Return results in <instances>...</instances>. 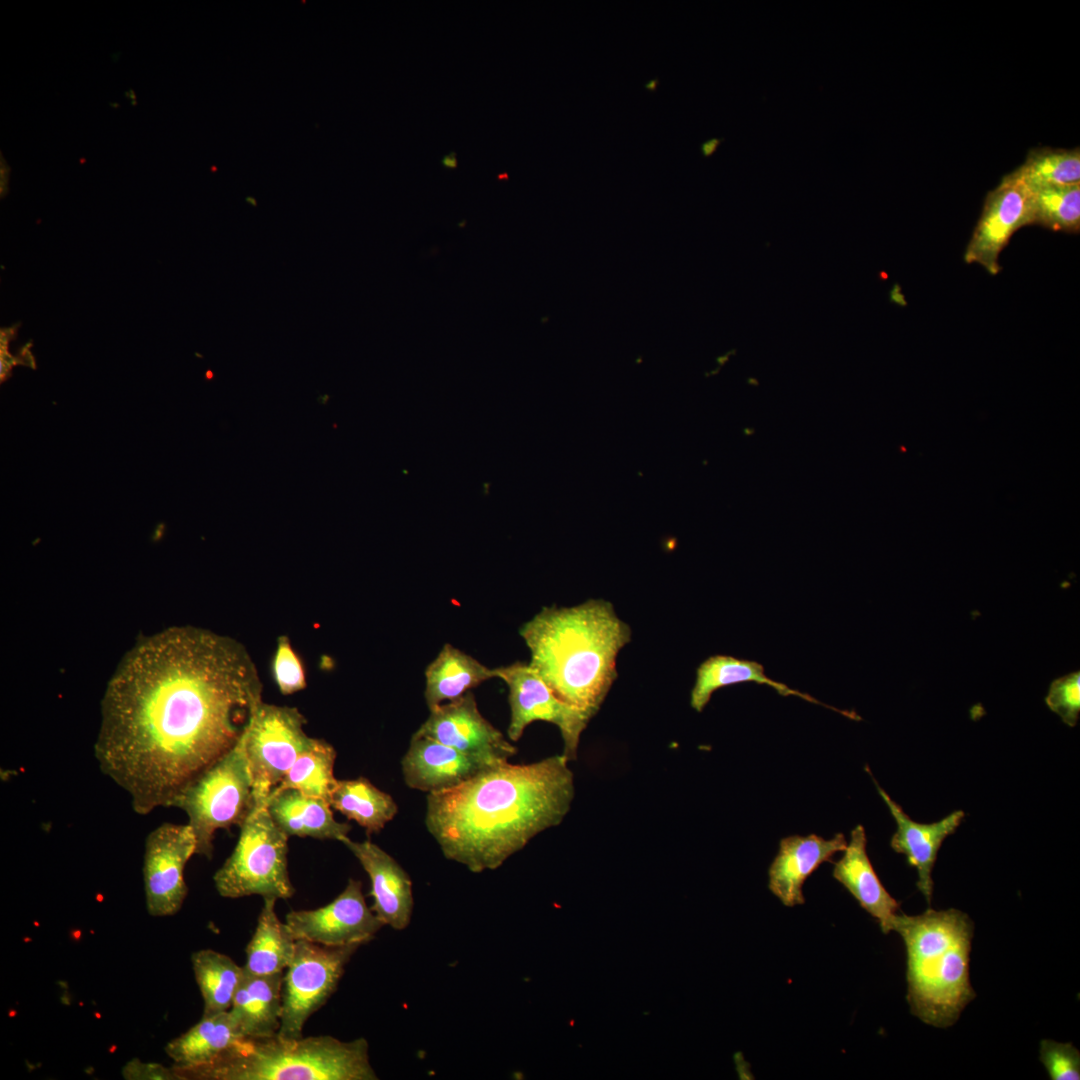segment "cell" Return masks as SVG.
Here are the masks:
<instances>
[{
	"label": "cell",
	"mask_w": 1080,
	"mask_h": 1080,
	"mask_svg": "<svg viewBox=\"0 0 1080 1080\" xmlns=\"http://www.w3.org/2000/svg\"><path fill=\"white\" fill-rule=\"evenodd\" d=\"M196 854V838L189 824L163 823L145 842L143 878L150 916L175 915L188 893L184 868Z\"/></svg>",
	"instance_id": "obj_11"
},
{
	"label": "cell",
	"mask_w": 1080,
	"mask_h": 1080,
	"mask_svg": "<svg viewBox=\"0 0 1080 1080\" xmlns=\"http://www.w3.org/2000/svg\"><path fill=\"white\" fill-rule=\"evenodd\" d=\"M561 755L492 766L427 795L425 825L448 860L471 872L495 870L540 832L559 825L574 798Z\"/></svg>",
	"instance_id": "obj_2"
},
{
	"label": "cell",
	"mask_w": 1080,
	"mask_h": 1080,
	"mask_svg": "<svg viewBox=\"0 0 1080 1080\" xmlns=\"http://www.w3.org/2000/svg\"><path fill=\"white\" fill-rule=\"evenodd\" d=\"M893 930L907 955V1002L925 1024L947 1028L976 996L969 977L974 925L957 909L897 914Z\"/></svg>",
	"instance_id": "obj_4"
},
{
	"label": "cell",
	"mask_w": 1080,
	"mask_h": 1080,
	"mask_svg": "<svg viewBox=\"0 0 1080 1080\" xmlns=\"http://www.w3.org/2000/svg\"><path fill=\"white\" fill-rule=\"evenodd\" d=\"M212 377H213V373L211 371H207V378H212Z\"/></svg>",
	"instance_id": "obj_40"
},
{
	"label": "cell",
	"mask_w": 1080,
	"mask_h": 1080,
	"mask_svg": "<svg viewBox=\"0 0 1080 1080\" xmlns=\"http://www.w3.org/2000/svg\"><path fill=\"white\" fill-rule=\"evenodd\" d=\"M265 807L277 827L288 837H311L340 841L352 827L335 820L330 804L294 789H274Z\"/></svg>",
	"instance_id": "obj_21"
},
{
	"label": "cell",
	"mask_w": 1080,
	"mask_h": 1080,
	"mask_svg": "<svg viewBox=\"0 0 1080 1080\" xmlns=\"http://www.w3.org/2000/svg\"><path fill=\"white\" fill-rule=\"evenodd\" d=\"M867 838L862 825L852 831L844 854L834 864L833 877L874 917L883 933L893 930L900 904L881 883L868 857Z\"/></svg>",
	"instance_id": "obj_19"
},
{
	"label": "cell",
	"mask_w": 1080,
	"mask_h": 1080,
	"mask_svg": "<svg viewBox=\"0 0 1080 1080\" xmlns=\"http://www.w3.org/2000/svg\"><path fill=\"white\" fill-rule=\"evenodd\" d=\"M329 803L332 809L363 827L368 836L380 832L398 812L392 796L365 777L338 780Z\"/></svg>",
	"instance_id": "obj_26"
},
{
	"label": "cell",
	"mask_w": 1080,
	"mask_h": 1080,
	"mask_svg": "<svg viewBox=\"0 0 1080 1080\" xmlns=\"http://www.w3.org/2000/svg\"><path fill=\"white\" fill-rule=\"evenodd\" d=\"M31 345H32V343H29V344H26L24 347H22L19 350V357H17V358L20 360L21 364H24L26 366H29V367L35 369L36 368L35 359H34L32 353L30 352V349H29Z\"/></svg>",
	"instance_id": "obj_36"
},
{
	"label": "cell",
	"mask_w": 1080,
	"mask_h": 1080,
	"mask_svg": "<svg viewBox=\"0 0 1080 1080\" xmlns=\"http://www.w3.org/2000/svg\"><path fill=\"white\" fill-rule=\"evenodd\" d=\"M243 1039L226 1011L202 1016L185 1033L168 1042L165 1052L174 1061L173 1068L179 1077L182 1072L214 1064Z\"/></svg>",
	"instance_id": "obj_23"
},
{
	"label": "cell",
	"mask_w": 1080,
	"mask_h": 1080,
	"mask_svg": "<svg viewBox=\"0 0 1080 1080\" xmlns=\"http://www.w3.org/2000/svg\"><path fill=\"white\" fill-rule=\"evenodd\" d=\"M1040 1061L1052 1080L1080 1079V1053L1071 1043L1042 1040Z\"/></svg>",
	"instance_id": "obj_33"
},
{
	"label": "cell",
	"mask_w": 1080,
	"mask_h": 1080,
	"mask_svg": "<svg viewBox=\"0 0 1080 1080\" xmlns=\"http://www.w3.org/2000/svg\"><path fill=\"white\" fill-rule=\"evenodd\" d=\"M183 810L196 838V854L210 859L215 833L239 828L254 808L252 781L241 740L172 802Z\"/></svg>",
	"instance_id": "obj_7"
},
{
	"label": "cell",
	"mask_w": 1080,
	"mask_h": 1080,
	"mask_svg": "<svg viewBox=\"0 0 1080 1080\" xmlns=\"http://www.w3.org/2000/svg\"><path fill=\"white\" fill-rule=\"evenodd\" d=\"M529 665L565 703L593 717L617 679L616 660L631 641L630 626L611 602L543 607L522 625Z\"/></svg>",
	"instance_id": "obj_3"
},
{
	"label": "cell",
	"mask_w": 1080,
	"mask_h": 1080,
	"mask_svg": "<svg viewBox=\"0 0 1080 1080\" xmlns=\"http://www.w3.org/2000/svg\"><path fill=\"white\" fill-rule=\"evenodd\" d=\"M847 846L845 836L836 834L824 839L816 834L793 835L783 838L769 870L768 887L784 906L794 907L805 902V880L824 863Z\"/></svg>",
	"instance_id": "obj_17"
},
{
	"label": "cell",
	"mask_w": 1080,
	"mask_h": 1080,
	"mask_svg": "<svg viewBox=\"0 0 1080 1080\" xmlns=\"http://www.w3.org/2000/svg\"><path fill=\"white\" fill-rule=\"evenodd\" d=\"M415 733L491 766L508 762L516 753V748L482 716L471 691L431 710Z\"/></svg>",
	"instance_id": "obj_14"
},
{
	"label": "cell",
	"mask_w": 1080,
	"mask_h": 1080,
	"mask_svg": "<svg viewBox=\"0 0 1080 1080\" xmlns=\"http://www.w3.org/2000/svg\"><path fill=\"white\" fill-rule=\"evenodd\" d=\"M875 784L897 825L890 846L895 852L904 854L907 863L917 870V887L930 904L933 895L932 871L937 853L945 838L959 827L965 813L956 810L940 821L918 823L913 821L878 783Z\"/></svg>",
	"instance_id": "obj_18"
},
{
	"label": "cell",
	"mask_w": 1080,
	"mask_h": 1080,
	"mask_svg": "<svg viewBox=\"0 0 1080 1080\" xmlns=\"http://www.w3.org/2000/svg\"><path fill=\"white\" fill-rule=\"evenodd\" d=\"M357 858L370 879L371 906L375 915L395 930H403L411 921L414 899L409 874L386 851L370 840L357 842L348 836L341 840Z\"/></svg>",
	"instance_id": "obj_15"
},
{
	"label": "cell",
	"mask_w": 1080,
	"mask_h": 1080,
	"mask_svg": "<svg viewBox=\"0 0 1080 1080\" xmlns=\"http://www.w3.org/2000/svg\"><path fill=\"white\" fill-rule=\"evenodd\" d=\"M284 973V972H283ZM283 973L255 976L244 971L228 1014L244 1039L277 1035L282 1016Z\"/></svg>",
	"instance_id": "obj_20"
},
{
	"label": "cell",
	"mask_w": 1080,
	"mask_h": 1080,
	"mask_svg": "<svg viewBox=\"0 0 1080 1080\" xmlns=\"http://www.w3.org/2000/svg\"><path fill=\"white\" fill-rule=\"evenodd\" d=\"M724 140H725L724 137H721V138H716L715 137V138H710V139L702 142L700 144V152H701L702 156L705 157V158L711 157L716 152L717 148L719 147V145Z\"/></svg>",
	"instance_id": "obj_35"
},
{
	"label": "cell",
	"mask_w": 1080,
	"mask_h": 1080,
	"mask_svg": "<svg viewBox=\"0 0 1080 1080\" xmlns=\"http://www.w3.org/2000/svg\"><path fill=\"white\" fill-rule=\"evenodd\" d=\"M126 1080H180L174 1068L159 1063L131 1059L122 1068Z\"/></svg>",
	"instance_id": "obj_34"
},
{
	"label": "cell",
	"mask_w": 1080,
	"mask_h": 1080,
	"mask_svg": "<svg viewBox=\"0 0 1080 1080\" xmlns=\"http://www.w3.org/2000/svg\"><path fill=\"white\" fill-rule=\"evenodd\" d=\"M306 719L295 707L262 702L241 738L254 807L264 806L297 757L310 745Z\"/></svg>",
	"instance_id": "obj_8"
},
{
	"label": "cell",
	"mask_w": 1080,
	"mask_h": 1080,
	"mask_svg": "<svg viewBox=\"0 0 1080 1080\" xmlns=\"http://www.w3.org/2000/svg\"><path fill=\"white\" fill-rule=\"evenodd\" d=\"M441 164H442L443 167L448 168V169L457 168L456 153L451 152V153H449L447 155H444L441 158Z\"/></svg>",
	"instance_id": "obj_37"
},
{
	"label": "cell",
	"mask_w": 1080,
	"mask_h": 1080,
	"mask_svg": "<svg viewBox=\"0 0 1080 1080\" xmlns=\"http://www.w3.org/2000/svg\"><path fill=\"white\" fill-rule=\"evenodd\" d=\"M288 839L265 805L254 807L240 827L237 844L213 877L224 898L259 895L289 899L295 893L288 872Z\"/></svg>",
	"instance_id": "obj_6"
},
{
	"label": "cell",
	"mask_w": 1080,
	"mask_h": 1080,
	"mask_svg": "<svg viewBox=\"0 0 1080 1080\" xmlns=\"http://www.w3.org/2000/svg\"><path fill=\"white\" fill-rule=\"evenodd\" d=\"M494 671L509 691L508 738L516 742L532 722H549L560 731L564 743L562 755L568 762L576 760L580 736L592 717L558 698L527 663L515 662Z\"/></svg>",
	"instance_id": "obj_10"
},
{
	"label": "cell",
	"mask_w": 1080,
	"mask_h": 1080,
	"mask_svg": "<svg viewBox=\"0 0 1080 1080\" xmlns=\"http://www.w3.org/2000/svg\"><path fill=\"white\" fill-rule=\"evenodd\" d=\"M181 1080H376L363 1037L329 1035L243 1039L212 1065L179 1074Z\"/></svg>",
	"instance_id": "obj_5"
},
{
	"label": "cell",
	"mask_w": 1080,
	"mask_h": 1080,
	"mask_svg": "<svg viewBox=\"0 0 1080 1080\" xmlns=\"http://www.w3.org/2000/svg\"><path fill=\"white\" fill-rule=\"evenodd\" d=\"M247 201H250V202H251V203H252V204H253L254 206H256V202H255V200H254V199H252V198H247Z\"/></svg>",
	"instance_id": "obj_39"
},
{
	"label": "cell",
	"mask_w": 1080,
	"mask_h": 1080,
	"mask_svg": "<svg viewBox=\"0 0 1080 1080\" xmlns=\"http://www.w3.org/2000/svg\"><path fill=\"white\" fill-rule=\"evenodd\" d=\"M336 755L327 741L313 738L275 789H294L329 803L338 781L334 776Z\"/></svg>",
	"instance_id": "obj_28"
},
{
	"label": "cell",
	"mask_w": 1080,
	"mask_h": 1080,
	"mask_svg": "<svg viewBox=\"0 0 1080 1080\" xmlns=\"http://www.w3.org/2000/svg\"><path fill=\"white\" fill-rule=\"evenodd\" d=\"M257 668L238 641L194 627L135 647L109 681L94 745L99 768L147 815L227 755L262 701Z\"/></svg>",
	"instance_id": "obj_1"
},
{
	"label": "cell",
	"mask_w": 1080,
	"mask_h": 1080,
	"mask_svg": "<svg viewBox=\"0 0 1080 1080\" xmlns=\"http://www.w3.org/2000/svg\"><path fill=\"white\" fill-rule=\"evenodd\" d=\"M659 84V78L655 77L644 84L645 89L655 92Z\"/></svg>",
	"instance_id": "obj_38"
},
{
	"label": "cell",
	"mask_w": 1080,
	"mask_h": 1080,
	"mask_svg": "<svg viewBox=\"0 0 1080 1080\" xmlns=\"http://www.w3.org/2000/svg\"><path fill=\"white\" fill-rule=\"evenodd\" d=\"M1031 225V189L1012 171L991 190L964 253L966 263H977L991 275L1001 267L999 255L1012 235Z\"/></svg>",
	"instance_id": "obj_13"
},
{
	"label": "cell",
	"mask_w": 1080,
	"mask_h": 1080,
	"mask_svg": "<svg viewBox=\"0 0 1080 1080\" xmlns=\"http://www.w3.org/2000/svg\"><path fill=\"white\" fill-rule=\"evenodd\" d=\"M1053 231L1080 230V183L1031 189V225Z\"/></svg>",
	"instance_id": "obj_29"
},
{
	"label": "cell",
	"mask_w": 1080,
	"mask_h": 1080,
	"mask_svg": "<svg viewBox=\"0 0 1080 1080\" xmlns=\"http://www.w3.org/2000/svg\"><path fill=\"white\" fill-rule=\"evenodd\" d=\"M360 946L330 947L296 940L293 958L283 973L279 1038L303 1037L306 1021L335 992L346 965Z\"/></svg>",
	"instance_id": "obj_9"
},
{
	"label": "cell",
	"mask_w": 1080,
	"mask_h": 1080,
	"mask_svg": "<svg viewBox=\"0 0 1080 1080\" xmlns=\"http://www.w3.org/2000/svg\"><path fill=\"white\" fill-rule=\"evenodd\" d=\"M275 903V899H263L255 931L246 947L243 969L247 974L283 973L293 958L296 940L288 925L278 918Z\"/></svg>",
	"instance_id": "obj_25"
},
{
	"label": "cell",
	"mask_w": 1080,
	"mask_h": 1080,
	"mask_svg": "<svg viewBox=\"0 0 1080 1080\" xmlns=\"http://www.w3.org/2000/svg\"><path fill=\"white\" fill-rule=\"evenodd\" d=\"M1014 172L1030 189L1080 183V149L1033 148Z\"/></svg>",
	"instance_id": "obj_30"
},
{
	"label": "cell",
	"mask_w": 1080,
	"mask_h": 1080,
	"mask_svg": "<svg viewBox=\"0 0 1080 1080\" xmlns=\"http://www.w3.org/2000/svg\"><path fill=\"white\" fill-rule=\"evenodd\" d=\"M285 923L295 940L330 947L366 944L384 926L367 906L361 881L352 878L333 901L317 909L292 910Z\"/></svg>",
	"instance_id": "obj_12"
},
{
	"label": "cell",
	"mask_w": 1080,
	"mask_h": 1080,
	"mask_svg": "<svg viewBox=\"0 0 1080 1080\" xmlns=\"http://www.w3.org/2000/svg\"><path fill=\"white\" fill-rule=\"evenodd\" d=\"M490 767L475 757L416 733L401 760L405 784L428 794L452 789Z\"/></svg>",
	"instance_id": "obj_16"
},
{
	"label": "cell",
	"mask_w": 1080,
	"mask_h": 1080,
	"mask_svg": "<svg viewBox=\"0 0 1080 1080\" xmlns=\"http://www.w3.org/2000/svg\"><path fill=\"white\" fill-rule=\"evenodd\" d=\"M1045 702L1051 711L1070 727L1076 726L1080 713V673L1074 671L1055 679Z\"/></svg>",
	"instance_id": "obj_32"
},
{
	"label": "cell",
	"mask_w": 1080,
	"mask_h": 1080,
	"mask_svg": "<svg viewBox=\"0 0 1080 1080\" xmlns=\"http://www.w3.org/2000/svg\"><path fill=\"white\" fill-rule=\"evenodd\" d=\"M191 962L203 998V1016L228 1011L243 978V966L212 949L196 951Z\"/></svg>",
	"instance_id": "obj_27"
},
{
	"label": "cell",
	"mask_w": 1080,
	"mask_h": 1080,
	"mask_svg": "<svg viewBox=\"0 0 1080 1080\" xmlns=\"http://www.w3.org/2000/svg\"><path fill=\"white\" fill-rule=\"evenodd\" d=\"M496 677L494 669L451 644H445L425 670L424 697L429 710L453 701Z\"/></svg>",
	"instance_id": "obj_24"
},
{
	"label": "cell",
	"mask_w": 1080,
	"mask_h": 1080,
	"mask_svg": "<svg viewBox=\"0 0 1080 1080\" xmlns=\"http://www.w3.org/2000/svg\"><path fill=\"white\" fill-rule=\"evenodd\" d=\"M271 670L273 679L283 695L301 691L307 685L303 662L287 636L278 638Z\"/></svg>",
	"instance_id": "obj_31"
},
{
	"label": "cell",
	"mask_w": 1080,
	"mask_h": 1080,
	"mask_svg": "<svg viewBox=\"0 0 1080 1080\" xmlns=\"http://www.w3.org/2000/svg\"><path fill=\"white\" fill-rule=\"evenodd\" d=\"M743 682H755L771 686L781 696L794 695L814 704L830 708L850 719L858 720L855 712L843 711L825 705L809 694L794 690L766 676L762 664L752 660L738 659L729 655H713L704 660L696 670L695 684L691 691L690 705L702 712L712 694L720 688Z\"/></svg>",
	"instance_id": "obj_22"
}]
</instances>
